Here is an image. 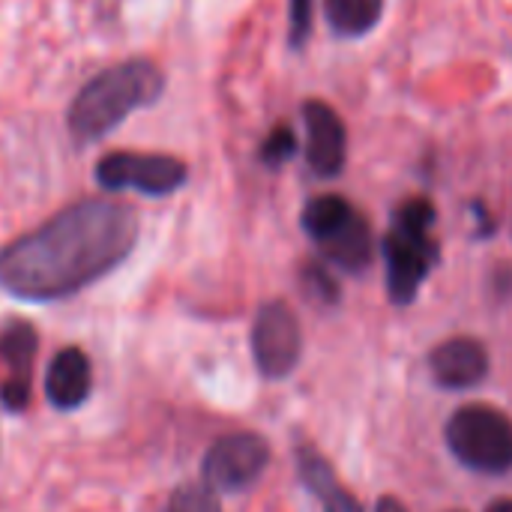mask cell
Instances as JSON below:
<instances>
[{"instance_id": "6da1fadb", "label": "cell", "mask_w": 512, "mask_h": 512, "mask_svg": "<svg viewBox=\"0 0 512 512\" xmlns=\"http://www.w3.org/2000/svg\"><path fill=\"white\" fill-rule=\"evenodd\" d=\"M138 243V213L81 198L0 249V288L27 303L75 297L120 267Z\"/></svg>"}, {"instance_id": "7a4b0ae2", "label": "cell", "mask_w": 512, "mask_h": 512, "mask_svg": "<svg viewBox=\"0 0 512 512\" xmlns=\"http://www.w3.org/2000/svg\"><path fill=\"white\" fill-rule=\"evenodd\" d=\"M165 93L162 69L147 57H132L93 75L66 111V126L78 141H99L132 111L150 108Z\"/></svg>"}, {"instance_id": "3957f363", "label": "cell", "mask_w": 512, "mask_h": 512, "mask_svg": "<svg viewBox=\"0 0 512 512\" xmlns=\"http://www.w3.org/2000/svg\"><path fill=\"white\" fill-rule=\"evenodd\" d=\"M435 222L438 213L429 198H408L393 213L381 252L387 264V294L396 306H408L441 261Z\"/></svg>"}, {"instance_id": "277c9868", "label": "cell", "mask_w": 512, "mask_h": 512, "mask_svg": "<svg viewBox=\"0 0 512 512\" xmlns=\"http://www.w3.org/2000/svg\"><path fill=\"white\" fill-rule=\"evenodd\" d=\"M447 447L480 474L512 471V420L495 405H462L447 423Z\"/></svg>"}, {"instance_id": "5b68a950", "label": "cell", "mask_w": 512, "mask_h": 512, "mask_svg": "<svg viewBox=\"0 0 512 512\" xmlns=\"http://www.w3.org/2000/svg\"><path fill=\"white\" fill-rule=\"evenodd\" d=\"M93 177L105 192H141L150 198H165L186 186L189 168L183 159L168 153L114 150L96 162Z\"/></svg>"}, {"instance_id": "8992f818", "label": "cell", "mask_w": 512, "mask_h": 512, "mask_svg": "<svg viewBox=\"0 0 512 512\" xmlns=\"http://www.w3.org/2000/svg\"><path fill=\"white\" fill-rule=\"evenodd\" d=\"M303 354V330L294 309L282 300L264 303L252 324V357L264 378H288Z\"/></svg>"}, {"instance_id": "52a82bcc", "label": "cell", "mask_w": 512, "mask_h": 512, "mask_svg": "<svg viewBox=\"0 0 512 512\" xmlns=\"http://www.w3.org/2000/svg\"><path fill=\"white\" fill-rule=\"evenodd\" d=\"M270 462V447L255 432H234L219 438L204 456V486L213 492H246L261 480Z\"/></svg>"}, {"instance_id": "ba28073f", "label": "cell", "mask_w": 512, "mask_h": 512, "mask_svg": "<svg viewBox=\"0 0 512 512\" xmlns=\"http://www.w3.org/2000/svg\"><path fill=\"white\" fill-rule=\"evenodd\" d=\"M303 129H306V162L309 171L321 180H333L345 171L348 162V129L333 105L321 99L303 102Z\"/></svg>"}, {"instance_id": "9c48e42d", "label": "cell", "mask_w": 512, "mask_h": 512, "mask_svg": "<svg viewBox=\"0 0 512 512\" xmlns=\"http://www.w3.org/2000/svg\"><path fill=\"white\" fill-rule=\"evenodd\" d=\"M39 336L27 321H9L0 330V405L12 414L30 408V384H33V360H36Z\"/></svg>"}, {"instance_id": "30bf717a", "label": "cell", "mask_w": 512, "mask_h": 512, "mask_svg": "<svg viewBox=\"0 0 512 512\" xmlns=\"http://www.w3.org/2000/svg\"><path fill=\"white\" fill-rule=\"evenodd\" d=\"M432 378L447 390H471L489 375V351L471 336H456L441 342L429 357Z\"/></svg>"}, {"instance_id": "8fae6325", "label": "cell", "mask_w": 512, "mask_h": 512, "mask_svg": "<svg viewBox=\"0 0 512 512\" xmlns=\"http://www.w3.org/2000/svg\"><path fill=\"white\" fill-rule=\"evenodd\" d=\"M93 366L81 348H63L45 372V399L57 411H75L90 399Z\"/></svg>"}, {"instance_id": "7c38bea8", "label": "cell", "mask_w": 512, "mask_h": 512, "mask_svg": "<svg viewBox=\"0 0 512 512\" xmlns=\"http://www.w3.org/2000/svg\"><path fill=\"white\" fill-rule=\"evenodd\" d=\"M318 249L339 270H345V273H363L372 264V255H375L372 225L357 210L336 234H330L327 240H321Z\"/></svg>"}, {"instance_id": "4fadbf2b", "label": "cell", "mask_w": 512, "mask_h": 512, "mask_svg": "<svg viewBox=\"0 0 512 512\" xmlns=\"http://www.w3.org/2000/svg\"><path fill=\"white\" fill-rule=\"evenodd\" d=\"M387 0H324V21L339 39H363L384 18Z\"/></svg>"}, {"instance_id": "5bb4252c", "label": "cell", "mask_w": 512, "mask_h": 512, "mask_svg": "<svg viewBox=\"0 0 512 512\" xmlns=\"http://www.w3.org/2000/svg\"><path fill=\"white\" fill-rule=\"evenodd\" d=\"M354 213H357V207H354L348 198H342V195H318V198H312V201L303 207L300 222H303V231H306L315 243H321V240H327L330 234H336Z\"/></svg>"}, {"instance_id": "9a60e30c", "label": "cell", "mask_w": 512, "mask_h": 512, "mask_svg": "<svg viewBox=\"0 0 512 512\" xmlns=\"http://www.w3.org/2000/svg\"><path fill=\"white\" fill-rule=\"evenodd\" d=\"M297 150H300V141H297L294 129L285 126V123H279V126H273V129L264 135V141H261V147H258V159H261L267 168H282V165H288V162L297 156Z\"/></svg>"}, {"instance_id": "2e32d148", "label": "cell", "mask_w": 512, "mask_h": 512, "mask_svg": "<svg viewBox=\"0 0 512 512\" xmlns=\"http://www.w3.org/2000/svg\"><path fill=\"white\" fill-rule=\"evenodd\" d=\"M300 279H303V291L312 303H321V306L339 303V282L333 279V273L324 264H306Z\"/></svg>"}, {"instance_id": "e0dca14e", "label": "cell", "mask_w": 512, "mask_h": 512, "mask_svg": "<svg viewBox=\"0 0 512 512\" xmlns=\"http://www.w3.org/2000/svg\"><path fill=\"white\" fill-rule=\"evenodd\" d=\"M168 512H222V507L210 486L189 483V486L174 489V495L168 501Z\"/></svg>"}, {"instance_id": "ac0fdd59", "label": "cell", "mask_w": 512, "mask_h": 512, "mask_svg": "<svg viewBox=\"0 0 512 512\" xmlns=\"http://www.w3.org/2000/svg\"><path fill=\"white\" fill-rule=\"evenodd\" d=\"M315 27V0H288V45L306 48Z\"/></svg>"}, {"instance_id": "d6986e66", "label": "cell", "mask_w": 512, "mask_h": 512, "mask_svg": "<svg viewBox=\"0 0 512 512\" xmlns=\"http://www.w3.org/2000/svg\"><path fill=\"white\" fill-rule=\"evenodd\" d=\"M315 498L324 504V512H366L363 510V504H360L348 489L339 486V480H336L333 486H327L324 492H318Z\"/></svg>"}, {"instance_id": "ffe728a7", "label": "cell", "mask_w": 512, "mask_h": 512, "mask_svg": "<svg viewBox=\"0 0 512 512\" xmlns=\"http://www.w3.org/2000/svg\"><path fill=\"white\" fill-rule=\"evenodd\" d=\"M375 512H408L396 498H381L378 501V507H375Z\"/></svg>"}, {"instance_id": "44dd1931", "label": "cell", "mask_w": 512, "mask_h": 512, "mask_svg": "<svg viewBox=\"0 0 512 512\" xmlns=\"http://www.w3.org/2000/svg\"><path fill=\"white\" fill-rule=\"evenodd\" d=\"M486 512H512V498H501V501H492Z\"/></svg>"}]
</instances>
